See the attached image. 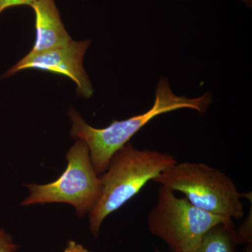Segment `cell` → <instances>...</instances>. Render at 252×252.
I'll list each match as a JSON object with an SVG mask.
<instances>
[{
  "instance_id": "cell-8",
  "label": "cell",
  "mask_w": 252,
  "mask_h": 252,
  "mask_svg": "<svg viewBox=\"0 0 252 252\" xmlns=\"http://www.w3.org/2000/svg\"><path fill=\"white\" fill-rule=\"evenodd\" d=\"M235 230L233 220L218 223L205 233L195 252H235Z\"/></svg>"
},
{
  "instance_id": "cell-1",
  "label": "cell",
  "mask_w": 252,
  "mask_h": 252,
  "mask_svg": "<svg viewBox=\"0 0 252 252\" xmlns=\"http://www.w3.org/2000/svg\"><path fill=\"white\" fill-rule=\"evenodd\" d=\"M155 94L153 105L147 112L125 120H114L104 128H94L89 125L77 111L72 107L69 108L68 116L72 123L70 135L73 139L84 141L88 146L91 162L97 175L106 171L114 154L154 118L180 109H193L205 114L212 99L209 93L193 98L177 95L165 77L160 78L158 83Z\"/></svg>"
},
{
  "instance_id": "cell-2",
  "label": "cell",
  "mask_w": 252,
  "mask_h": 252,
  "mask_svg": "<svg viewBox=\"0 0 252 252\" xmlns=\"http://www.w3.org/2000/svg\"><path fill=\"white\" fill-rule=\"evenodd\" d=\"M173 156L158 151L137 149L128 142L113 156L99 177L102 183L97 203L89 212V228L95 239L106 217L135 197L162 172L174 165Z\"/></svg>"
},
{
  "instance_id": "cell-6",
  "label": "cell",
  "mask_w": 252,
  "mask_h": 252,
  "mask_svg": "<svg viewBox=\"0 0 252 252\" xmlns=\"http://www.w3.org/2000/svg\"><path fill=\"white\" fill-rule=\"evenodd\" d=\"M90 44V39L73 40L70 44L63 47L39 53L30 52L10 68L3 77H11L25 69H38L59 74L75 83L79 95L90 98L94 94V88L83 64L84 56Z\"/></svg>"
},
{
  "instance_id": "cell-9",
  "label": "cell",
  "mask_w": 252,
  "mask_h": 252,
  "mask_svg": "<svg viewBox=\"0 0 252 252\" xmlns=\"http://www.w3.org/2000/svg\"><path fill=\"white\" fill-rule=\"evenodd\" d=\"M235 238L237 243L246 244L247 248L245 252H252V213L249 215L248 218L243 225L235 230Z\"/></svg>"
},
{
  "instance_id": "cell-11",
  "label": "cell",
  "mask_w": 252,
  "mask_h": 252,
  "mask_svg": "<svg viewBox=\"0 0 252 252\" xmlns=\"http://www.w3.org/2000/svg\"><path fill=\"white\" fill-rule=\"evenodd\" d=\"M36 0H0V16L5 10L20 6H30Z\"/></svg>"
},
{
  "instance_id": "cell-12",
  "label": "cell",
  "mask_w": 252,
  "mask_h": 252,
  "mask_svg": "<svg viewBox=\"0 0 252 252\" xmlns=\"http://www.w3.org/2000/svg\"><path fill=\"white\" fill-rule=\"evenodd\" d=\"M64 252H91L84 248L81 244L77 243L74 240H69L67 242Z\"/></svg>"
},
{
  "instance_id": "cell-10",
  "label": "cell",
  "mask_w": 252,
  "mask_h": 252,
  "mask_svg": "<svg viewBox=\"0 0 252 252\" xmlns=\"http://www.w3.org/2000/svg\"><path fill=\"white\" fill-rule=\"evenodd\" d=\"M18 249L19 246L14 243L12 236L0 229V252H16Z\"/></svg>"
},
{
  "instance_id": "cell-5",
  "label": "cell",
  "mask_w": 252,
  "mask_h": 252,
  "mask_svg": "<svg viewBox=\"0 0 252 252\" xmlns=\"http://www.w3.org/2000/svg\"><path fill=\"white\" fill-rule=\"evenodd\" d=\"M67 165L59 178L44 185H27L30 195L21 205L67 203L75 207L79 217L89 213L98 200L102 183L91 162L89 147L77 140L68 151Z\"/></svg>"
},
{
  "instance_id": "cell-14",
  "label": "cell",
  "mask_w": 252,
  "mask_h": 252,
  "mask_svg": "<svg viewBox=\"0 0 252 252\" xmlns=\"http://www.w3.org/2000/svg\"><path fill=\"white\" fill-rule=\"evenodd\" d=\"M161 252L159 251V250H156V251H155V252Z\"/></svg>"
},
{
  "instance_id": "cell-7",
  "label": "cell",
  "mask_w": 252,
  "mask_h": 252,
  "mask_svg": "<svg viewBox=\"0 0 252 252\" xmlns=\"http://www.w3.org/2000/svg\"><path fill=\"white\" fill-rule=\"evenodd\" d=\"M30 7L34 11L35 28V40L31 52L49 51L72 42L55 0H36Z\"/></svg>"
},
{
  "instance_id": "cell-13",
  "label": "cell",
  "mask_w": 252,
  "mask_h": 252,
  "mask_svg": "<svg viewBox=\"0 0 252 252\" xmlns=\"http://www.w3.org/2000/svg\"><path fill=\"white\" fill-rule=\"evenodd\" d=\"M245 4L248 5V6L252 7V0H242Z\"/></svg>"
},
{
  "instance_id": "cell-4",
  "label": "cell",
  "mask_w": 252,
  "mask_h": 252,
  "mask_svg": "<svg viewBox=\"0 0 252 252\" xmlns=\"http://www.w3.org/2000/svg\"><path fill=\"white\" fill-rule=\"evenodd\" d=\"M229 220H233L204 211L160 186L147 224L152 234L162 239L172 252H195L210 228Z\"/></svg>"
},
{
  "instance_id": "cell-3",
  "label": "cell",
  "mask_w": 252,
  "mask_h": 252,
  "mask_svg": "<svg viewBox=\"0 0 252 252\" xmlns=\"http://www.w3.org/2000/svg\"><path fill=\"white\" fill-rule=\"evenodd\" d=\"M173 191L184 193L189 203L204 211L241 220L242 194L231 179L202 162H176L153 180Z\"/></svg>"
}]
</instances>
